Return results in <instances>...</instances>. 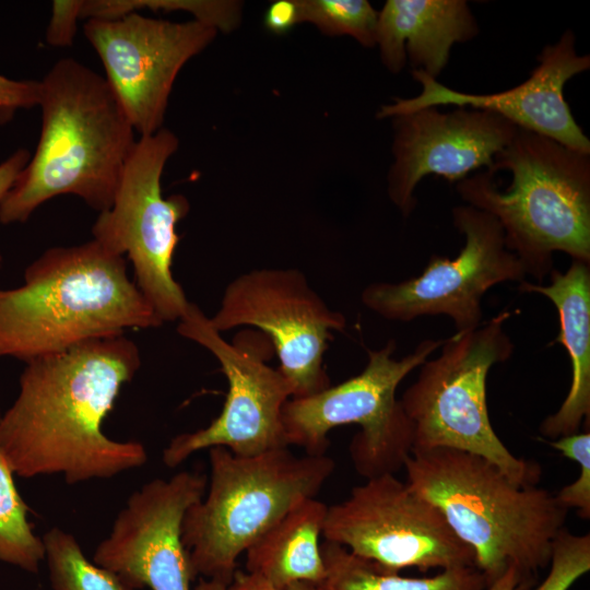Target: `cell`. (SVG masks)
I'll use <instances>...</instances> for the list:
<instances>
[{
  "label": "cell",
  "instance_id": "32",
  "mask_svg": "<svg viewBox=\"0 0 590 590\" xmlns=\"http://www.w3.org/2000/svg\"><path fill=\"white\" fill-rule=\"evenodd\" d=\"M30 158L31 153L25 149H20L0 164V201L10 190ZM2 260L3 258L0 253V269L2 267Z\"/></svg>",
  "mask_w": 590,
  "mask_h": 590
},
{
  "label": "cell",
  "instance_id": "25",
  "mask_svg": "<svg viewBox=\"0 0 590 590\" xmlns=\"http://www.w3.org/2000/svg\"><path fill=\"white\" fill-rule=\"evenodd\" d=\"M299 23L316 25L331 36L349 35L362 46L376 45L378 12L366 0H296Z\"/></svg>",
  "mask_w": 590,
  "mask_h": 590
},
{
  "label": "cell",
  "instance_id": "11",
  "mask_svg": "<svg viewBox=\"0 0 590 590\" xmlns=\"http://www.w3.org/2000/svg\"><path fill=\"white\" fill-rule=\"evenodd\" d=\"M322 538L397 573L475 566L440 510L394 474L367 479L328 506Z\"/></svg>",
  "mask_w": 590,
  "mask_h": 590
},
{
  "label": "cell",
  "instance_id": "6",
  "mask_svg": "<svg viewBox=\"0 0 590 590\" xmlns=\"http://www.w3.org/2000/svg\"><path fill=\"white\" fill-rule=\"evenodd\" d=\"M206 494L182 521V543L197 577L228 586L238 557L294 506L314 498L333 473L326 455L295 456L288 447L238 456L209 449Z\"/></svg>",
  "mask_w": 590,
  "mask_h": 590
},
{
  "label": "cell",
  "instance_id": "5",
  "mask_svg": "<svg viewBox=\"0 0 590 590\" xmlns=\"http://www.w3.org/2000/svg\"><path fill=\"white\" fill-rule=\"evenodd\" d=\"M456 189L468 205L497 220L506 247L539 284L556 251L590 263V153L518 128L491 169Z\"/></svg>",
  "mask_w": 590,
  "mask_h": 590
},
{
  "label": "cell",
  "instance_id": "15",
  "mask_svg": "<svg viewBox=\"0 0 590 590\" xmlns=\"http://www.w3.org/2000/svg\"><path fill=\"white\" fill-rule=\"evenodd\" d=\"M205 488L206 477L197 471L149 481L128 497L93 562L135 590H191L194 577L181 529Z\"/></svg>",
  "mask_w": 590,
  "mask_h": 590
},
{
  "label": "cell",
  "instance_id": "14",
  "mask_svg": "<svg viewBox=\"0 0 590 590\" xmlns=\"http://www.w3.org/2000/svg\"><path fill=\"white\" fill-rule=\"evenodd\" d=\"M83 30L103 63L105 80L140 137L163 128L176 76L217 33L196 20L172 22L139 12L88 19Z\"/></svg>",
  "mask_w": 590,
  "mask_h": 590
},
{
  "label": "cell",
  "instance_id": "8",
  "mask_svg": "<svg viewBox=\"0 0 590 590\" xmlns=\"http://www.w3.org/2000/svg\"><path fill=\"white\" fill-rule=\"evenodd\" d=\"M444 343L423 340L401 359L392 354L396 341L378 351H368V362L356 376L315 394L291 398L282 410L287 446L306 455H326L328 433L335 427L357 424L349 452L356 472L366 480L394 474L404 468L413 450V426L396 391L400 382Z\"/></svg>",
  "mask_w": 590,
  "mask_h": 590
},
{
  "label": "cell",
  "instance_id": "33",
  "mask_svg": "<svg viewBox=\"0 0 590 590\" xmlns=\"http://www.w3.org/2000/svg\"><path fill=\"white\" fill-rule=\"evenodd\" d=\"M486 590H530V586L521 579L514 567H509Z\"/></svg>",
  "mask_w": 590,
  "mask_h": 590
},
{
  "label": "cell",
  "instance_id": "10",
  "mask_svg": "<svg viewBox=\"0 0 590 590\" xmlns=\"http://www.w3.org/2000/svg\"><path fill=\"white\" fill-rule=\"evenodd\" d=\"M177 331L214 355L228 391L220 415L210 425L169 441L163 450V463L176 468L192 453L212 447H225L244 457L288 447L282 410L292 398V388L279 368L267 364L274 352L269 338L248 328L228 342L192 303L179 319Z\"/></svg>",
  "mask_w": 590,
  "mask_h": 590
},
{
  "label": "cell",
  "instance_id": "29",
  "mask_svg": "<svg viewBox=\"0 0 590 590\" xmlns=\"http://www.w3.org/2000/svg\"><path fill=\"white\" fill-rule=\"evenodd\" d=\"M83 0H55L52 14L46 31V42L55 47L73 44L76 22L80 20Z\"/></svg>",
  "mask_w": 590,
  "mask_h": 590
},
{
  "label": "cell",
  "instance_id": "9",
  "mask_svg": "<svg viewBox=\"0 0 590 590\" xmlns=\"http://www.w3.org/2000/svg\"><path fill=\"white\" fill-rule=\"evenodd\" d=\"M168 129L140 137L131 150L109 209L99 212L92 227L94 240L125 257L133 281L164 323L179 320L189 302L172 272L179 236L176 224L189 212L181 194L164 198L161 178L168 158L178 149Z\"/></svg>",
  "mask_w": 590,
  "mask_h": 590
},
{
  "label": "cell",
  "instance_id": "23",
  "mask_svg": "<svg viewBox=\"0 0 590 590\" xmlns=\"http://www.w3.org/2000/svg\"><path fill=\"white\" fill-rule=\"evenodd\" d=\"M13 474L0 451V560L36 574L45 559V546L27 520V506Z\"/></svg>",
  "mask_w": 590,
  "mask_h": 590
},
{
  "label": "cell",
  "instance_id": "27",
  "mask_svg": "<svg viewBox=\"0 0 590 590\" xmlns=\"http://www.w3.org/2000/svg\"><path fill=\"white\" fill-rule=\"evenodd\" d=\"M566 458L576 461L578 477L564 486L556 495L558 503L568 509H577L583 519L590 518V432L575 433L553 440H544Z\"/></svg>",
  "mask_w": 590,
  "mask_h": 590
},
{
  "label": "cell",
  "instance_id": "24",
  "mask_svg": "<svg viewBox=\"0 0 590 590\" xmlns=\"http://www.w3.org/2000/svg\"><path fill=\"white\" fill-rule=\"evenodd\" d=\"M186 11L196 21L229 32L240 19V3L215 0H83L80 19L111 20L141 10Z\"/></svg>",
  "mask_w": 590,
  "mask_h": 590
},
{
  "label": "cell",
  "instance_id": "30",
  "mask_svg": "<svg viewBox=\"0 0 590 590\" xmlns=\"http://www.w3.org/2000/svg\"><path fill=\"white\" fill-rule=\"evenodd\" d=\"M264 26L272 33L283 34L299 23L296 0H278L270 4L264 14Z\"/></svg>",
  "mask_w": 590,
  "mask_h": 590
},
{
  "label": "cell",
  "instance_id": "26",
  "mask_svg": "<svg viewBox=\"0 0 590 590\" xmlns=\"http://www.w3.org/2000/svg\"><path fill=\"white\" fill-rule=\"evenodd\" d=\"M550 570L533 590H568L590 570V534L564 529L553 544Z\"/></svg>",
  "mask_w": 590,
  "mask_h": 590
},
{
  "label": "cell",
  "instance_id": "12",
  "mask_svg": "<svg viewBox=\"0 0 590 590\" xmlns=\"http://www.w3.org/2000/svg\"><path fill=\"white\" fill-rule=\"evenodd\" d=\"M451 215L453 226L465 237L459 255L452 259L434 255L416 276L367 285L361 295L367 308L402 322L445 315L456 332H468L482 324L481 302L491 287L524 281L523 267L506 247L494 216L468 204L455 206Z\"/></svg>",
  "mask_w": 590,
  "mask_h": 590
},
{
  "label": "cell",
  "instance_id": "28",
  "mask_svg": "<svg viewBox=\"0 0 590 590\" xmlns=\"http://www.w3.org/2000/svg\"><path fill=\"white\" fill-rule=\"evenodd\" d=\"M40 81H15L0 74V126L10 122L19 109L38 106Z\"/></svg>",
  "mask_w": 590,
  "mask_h": 590
},
{
  "label": "cell",
  "instance_id": "22",
  "mask_svg": "<svg viewBox=\"0 0 590 590\" xmlns=\"http://www.w3.org/2000/svg\"><path fill=\"white\" fill-rule=\"evenodd\" d=\"M42 539L54 590H135L115 573L91 562L73 534L52 527Z\"/></svg>",
  "mask_w": 590,
  "mask_h": 590
},
{
  "label": "cell",
  "instance_id": "4",
  "mask_svg": "<svg viewBox=\"0 0 590 590\" xmlns=\"http://www.w3.org/2000/svg\"><path fill=\"white\" fill-rule=\"evenodd\" d=\"M403 469L473 551L488 586L514 567L531 587L548 567L568 510L547 489L520 486L484 458L448 448L412 451Z\"/></svg>",
  "mask_w": 590,
  "mask_h": 590
},
{
  "label": "cell",
  "instance_id": "20",
  "mask_svg": "<svg viewBox=\"0 0 590 590\" xmlns=\"http://www.w3.org/2000/svg\"><path fill=\"white\" fill-rule=\"evenodd\" d=\"M328 505L316 497L294 506L246 553V571L283 588L296 581L320 585L326 576L320 539Z\"/></svg>",
  "mask_w": 590,
  "mask_h": 590
},
{
  "label": "cell",
  "instance_id": "31",
  "mask_svg": "<svg viewBox=\"0 0 590 590\" xmlns=\"http://www.w3.org/2000/svg\"><path fill=\"white\" fill-rule=\"evenodd\" d=\"M227 590H319V585L296 581L279 588L258 575L237 570L227 586Z\"/></svg>",
  "mask_w": 590,
  "mask_h": 590
},
{
  "label": "cell",
  "instance_id": "1",
  "mask_svg": "<svg viewBox=\"0 0 590 590\" xmlns=\"http://www.w3.org/2000/svg\"><path fill=\"white\" fill-rule=\"evenodd\" d=\"M140 365L139 349L125 334L27 362L17 397L0 418V451L13 473L59 474L76 484L145 464L142 442L114 440L103 432Z\"/></svg>",
  "mask_w": 590,
  "mask_h": 590
},
{
  "label": "cell",
  "instance_id": "17",
  "mask_svg": "<svg viewBox=\"0 0 590 590\" xmlns=\"http://www.w3.org/2000/svg\"><path fill=\"white\" fill-rule=\"evenodd\" d=\"M575 34L567 30L538 56L539 64L520 85L494 94H469L455 91L412 70L422 92L412 98H396L380 107L377 118H391L424 107L469 106L493 111L516 127L550 138L567 148L590 153V141L576 122L564 97L565 84L590 68V57L575 48Z\"/></svg>",
  "mask_w": 590,
  "mask_h": 590
},
{
  "label": "cell",
  "instance_id": "7",
  "mask_svg": "<svg viewBox=\"0 0 590 590\" xmlns=\"http://www.w3.org/2000/svg\"><path fill=\"white\" fill-rule=\"evenodd\" d=\"M504 310L479 328L444 339L440 354L425 361L400 403L412 423V451L448 448L484 458L520 486H535L541 467L516 457L495 433L487 409L491 368L507 361L514 344Z\"/></svg>",
  "mask_w": 590,
  "mask_h": 590
},
{
  "label": "cell",
  "instance_id": "18",
  "mask_svg": "<svg viewBox=\"0 0 590 590\" xmlns=\"http://www.w3.org/2000/svg\"><path fill=\"white\" fill-rule=\"evenodd\" d=\"M479 26L463 0H388L378 12L376 45L384 66L399 73L410 60L413 70L437 76L457 43L471 40Z\"/></svg>",
  "mask_w": 590,
  "mask_h": 590
},
{
  "label": "cell",
  "instance_id": "13",
  "mask_svg": "<svg viewBox=\"0 0 590 590\" xmlns=\"http://www.w3.org/2000/svg\"><path fill=\"white\" fill-rule=\"evenodd\" d=\"M219 331L257 328L272 343L279 369L288 380L292 398L331 386L323 355L332 332L343 330L345 317L330 309L296 269H256L235 278L221 306L210 318Z\"/></svg>",
  "mask_w": 590,
  "mask_h": 590
},
{
  "label": "cell",
  "instance_id": "34",
  "mask_svg": "<svg viewBox=\"0 0 590 590\" xmlns=\"http://www.w3.org/2000/svg\"><path fill=\"white\" fill-rule=\"evenodd\" d=\"M193 590H227V586L217 581L200 578Z\"/></svg>",
  "mask_w": 590,
  "mask_h": 590
},
{
  "label": "cell",
  "instance_id": "21",
  "mask_svg": "<svg viewBox=\"0 0 590 590\" xmlns=\"http://www.w3.org/2000/svg\"><path fill=\"white\" fill-rule=\"evenodd\" d=\"M326 576L319 590H486L484 575L475 567L444 569L433 577L409 578L323 541Z\"/></svg>",
  "mask_w": 590,
  "mask_h": 590
},
{
  "label": "cell",
  "instance_id": "2",
  "mask_svg": "<svg viewBox=\"0 0 590 590\" xmlns=\"http://www.w3.org/2000/svg\"><path fill=\"white\" fill-rule=\"evenodd\" d=\"M38 106L40 137L0 201V223H24L60 194L98 212L109 209L137 140L105 78L73 58L60 59L40 81Z\"/></svg>",
  "mask_w": 590,
  "mask_h": 590
},
{
  "label": "cell",
  "instance_id": "16",
  "mask_svg": "<svg viewBox=\"0 0 590 590\" xmlns=\"http://www.w3.org/2000/svg\"><path fill=\"white\" fill-rule=\"evenodd\" d=\"M455 107L447 113L424 107L391 117L394 161L388 193L404 216L416 205L414 190L423 177L434 174L459 182L476 169H491L518 129L493 111Z\"/></svg>",
  "mask_w": 590,
  "mask_h": 590
},
{
  "label": "cell",
  "instance_id": "19",
  "mask_svg": "<svg viewBox=\"0 0 590 590\" xmlns=\"http://www.w3.org/2000/svg\"><path fill=\"white\" fill-rule=\"evenodd\" d=\"M550 284L522 281L519 291L547 297L556 307L559 333L552 342L564 345L571 365V384L559 409L546 416L540 433L547 438L579 433L590 418V263L571 260L566 272L555 269Z\"/></svg>",
  "mask_w": 590,
  "mask_h": 590
},
{
  "label": "cell",
  "instance_id": "3",
  "mask_svg": "<svg viewBox=\"0 0 590 590\" xmlns=\"http://www.w3.org/2000/svg\"><path fill=\"white\" fill-rule=\"evenodd\" d=\"M161 324L128 276L126 258L94 239L46 250L26 268L21 286L0 288V357L27 363Z\"/></svg>",
  "mask_w": 590,
  "mask_h": 590
}]
</instances>
